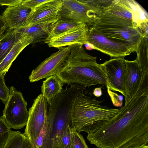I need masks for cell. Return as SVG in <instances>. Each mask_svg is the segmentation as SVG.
<instances>
[{
  "mask_svg": "<svg viewBox=\"0 0 148 148\" xmlns=\"http://www.w3.org/2000/svg\"><path fill=\"white\" fill-rule=\"evenodd\" d=\"M87 40V43L90 45L91 49L98 50L111 58L125 57L137 51L134 48L128 45L109 39L92 26L89 27Z\"/></svg>",
  "mask_w": 148,
  "mask_h": 148,
  "instance_id": "ba28073f",
  "label": "cell"
},
{
  "mask_svg": "<svg viewBox=\"0 0 148 148\" xmlns=\"http://www.w3.org/2000/svg\"><path fill=\"white\" fill-rule=\"evenodd\" d=\"M75 99L73 95L63 92L48 104L47 119L32 145L33 148H58L66 126L70 125L71 112Z\"/></svg>",
  "mask_w": 148,
  "mask_h": 148,
  "instance_id": "3957f363",
  "label": "cell"
},
{
  "mask_svg": "<svg viewBox=\"0 0 148 148\" xmlns=\"http://www.w3.org/2000/svg\"><path fill=\"white\" fill-rule=\"evenodd\" d=\"M124 57L111 58L100 64L108 79L107 89L118 92L123 96L125 66Z\"/></svg>",
  "mask_w": 148,
  "mask_h": 148,
  "instance_id": "4fadbf2b",
  "label": "cell"
},
{
  "mask_svg": "<svg viewBox=\"0 0 148 148\" xmlns=\"http://www.w3.org/2000/svg\"><path fill=\"white\" fill-rule=\"evenodd\" d=\"M48 0H23L22 3L27 7L33 9Z\"/></svg>",
  "mask_w": 148,
  "mask_h": 148,
  "instance_id": "83f0119b",
  "label": "cell"
},
{
  "mask_svg": "<svg viewBox=\"0 0 148 148\" xmlns=\"http://www.w3.org/2000/svg\"><path fill=\"white\" fill-rule=\"evenodd\" d=\"M97 148H98V147H97Z\"/></svg>",
  "mask_w": 148,
  "mask_h": 148,
  "instance_id": "1f68e13d",
  "label": "cell"
},
{
  "mask_svg": "<svg viewBox=\"0 0 148 148\" xmlns=\"http://www.w3.org/2000/svg\"><path fill=\"white\" fill-rule=\"evenodd\" d=\"M6 23L2 15H0V37L3 34L7 28Z\"/></svg>",
  "mask_w": 148,
  "mask_h": 148,
  "instance_id": "f546056e",
  "label": "cell"
},
{
  "mask_svg": "<svg viewBox=\"0 0 148 148\" xmlns=\"http://www.w3.org/2000/svg\"><path fill=\"white\" fill-rule=\"evenodd\" d=\"M71 52L68 59L56 75L62 83L87 87L100 84L107 86L108 79L96 57L91 56L82 46H70Z\"/></svg>",
  "mask_w": 148,
  "mask_h": 148,
  "instance_id": "7a4b0ae2",
  "label": "cell"
},
{
  "mask_svg": "<svg viewBox=\"0 0 148 148\" xmlns=\"http://www.w3.org/2000/svg\"><path fill=\"white\" fill-rule=\"evenodd\" d=\"M10 129L3 116L0 117V148H3L8 141L12 131Z\"/></svg>",
  "mask_w": 148,
  "mask_h": 148,
  "instance_id": "cb8c5ba5",
  "label": "cell"
},
{
  "mask_svg": "<svg viewBox=\"0 0 148 148\" xmlns=\"http://www.w3.org/2000/svg\"><path fill=\"white\" fill-rule=\"evenodd\" d=\"M71 129L70 125H67L58 148H71Z\"/></svg>",
  "mask_w": 148,
  "mask_h": 148,
  "instance_id": "4316f807",
  "label": "cell"
},
{
  "mask_svg": "<svg viewBox=\"0 0 148 148\" xmlns=\"http://www.w3.org/2000/svg\"><path fill=\"white\" fill-rule=\"evenodd\" d=\"M52 25H38L15 30L17 32L33 39V43L45 41Z\"/></svg>",
  "mask_w": 148,
  "mask_h": 148,
  "instance_id": "ffe728a7",
  "label": "cell"
},
{
  "mask_svg": "<svg viewBox=\"0 0 148 148\" xmlns=\"http://www.w3.org/2000/svg\"><path fill=\"white\" fill-rule=\"evenodd\" d=\"M146 22H148V13L136 1L113 0L104 9L92 25L134 27L140 29L141 25Z\"/></svg>",
  "mask_w": 148,
  "mask_h": 148,
  "instance_id": "5b68a950",
  "label": "cell"
},
{
  "mask_svg": "<svg viewBox=\"0 0 148 148\" xmlns=\"http://www.w3.org/2000/svg\"><path fill=\"white\" fill-rule=\"evenodd\" d=\"M63 84L56 75L50 76L43 81L41 92L48 104L61 92Z\"/></svg>",
  "mask_w": 148,
  "mask_h": 148,
  "instance_id": "d6986e66",
  "label": "cell"
},
{
  "mask_svg": "<svg viewBox=\"0 0 148 148\" xmlns=\"http://www.w3.org/2000/svg\"><path fill=\"white\" fill-rule=\"evenodd\" d=\"M10 89L9 97L5 104L3 116L10 128L20 129L26 125L27 122V102L21 92L12 86Z\"/></svg>",
  "mask_w": 148,
  "mask_h": 148,
  "instance_id": "52a82bcc",
  "label": "cell"
},
{
  "mask_svg": "<svg viewBox=\"0 0 148 148\" xmlns=\"http://www.w3.org/2000/svg\"><path fill=\"white\" fill-rule=\"evenodd\" d=\"M62 2L59 19L85 23L90 27L109 4L108 0H62Z\"/></svg>",
  "mask_w": 148,
  "mask_h": 148,
  "instance_id": "8992f818",
  "label": "cell"
},
{
  "mask_svg": "<svg viewBox=\"0 0 148 148\" xmlns=\"http://www.w3.org/2000/svg\"><path fill=\"white\" fill-rule=\"evenodd\" d=\"M92 26L111 41L127 44L137 51L143 37L140 29L135 27H111L98 25Z\"/></svg>",
  "mask_w": 148,
  "mask_h": 148,
  "instance_id": "7c38bea8",
  "label": "cell"
},
{
  "mask_svg": "<svg viewBox=\"0 0 148 148\" xmlns=\"http://www.w3.org/2000/svg\"><path fill=\"white\" fill-rule=\"evenodd\" d=\"M32 10L21 3L17 5L8 7L2 16L8 28L16 30L27 26Z\"/></svg>",
  "mask_w": 148,
  "mask_h": 148,
  "instance_id": "2e32d148",
  "label": "cell"
},
{
  "mask_svg": "<svg viewBox=\"0 0 148 148\" xmlns=\"http://www.w3.org/2000/svg\"><path fill=\"white\" fill-rule=\"evenodd\" d=\"M56 52L51 55L35 69L29 77L31 82H37L56 75L67 61L71 52L70 46L58 48Z\"/></svg>",
  "mask_w": 148,
  "mask_h": 148,
  "instance_id": "9c48e42d",
  "label": "cell"
},
{
  "mask_svg": "<svg viewBox=\"0 0 148 148\" xmlns=\"http://www.w3.org/2000/svg\"><path fill=\"white\" fill-rule=\"evenodd\" d=\"M22 1L23 0H0V5L14 6L21 4Z\"/></svg>",
  "mask_w": 148,
  "mask_h": 148,
  "instance_id": "f1b7e54d",
  "label": "cell"
},
{
  "mask_svg": "<svg viewBox=\"0 0 148 148\" xmlns=\"http://www.w3.org/2000/svg\"><path fill=\"white\" fill-rule=\"evenodd\" d=\"M47 101L40 94L29 109V116L24 134L32 145L40 134L46 123L48 114Z\"/></svg>",
  "mask_w": 148,
  "mask_h": 148,
  "instance_id": "30bf717a",
  "label": "cell"
},
{
  "mask_svg": "<svg viewBox=\"0 0 148 148\" xmlns=\"http://www.w3.org/2000/svg\"><path fill=\"white\" fill-rule=\"evenodd\" d=\"M93 95L96 97H99L101 96L102 91L101 87H97L95 88L93 91Z\"/></svg>",
  "mask_w": 148,
  "mask_h": 148,
  "instance_id": "4dcf8cb0",
  "label": "cell"
},
{
  "mask_svg": "<svg viewBox=\"0 0 148 148\" xmlns=\"http://www.w3.org/2000/svg\"><path fill=\"white\" fill-rule=\"evenodd\" d=\"M62 5V0H48L32 9L26 27L53 24L59 19Z\"/></svg>",
  "mask_w": 148,
  "mask_h": 148,
  "instance_id": "5bb4252c",
  "label": "cell"
},
{
  "mask_svg": "<svg viewBox=\"0 0 148 148\" xmlns=\"http://www.w3.org/2000/svg\"><path fill=\"white\" fill-rule=\"evenodd\" d=\"M148 128V88H140L117 115L87 138L97 147L120 148Z\"/></svg>",
  "mask_w": 148,
  "mask_h": 148,
  "instance_id": "6da1fadb",
  "label": "cell"
},
{
  "mask_svg": "<svg viewBox=\"0 0 148 148\" xmlns=\"http://www.w3.org/2000/svg\"><path fill=\"white\" fill-rule=\"evenodd\" d=\"M125 66L124 97L125 104L135 95L140 86H148V68H141L136 59L125 60Z\"/></svg>",
  "mask_w": 148,
  "mask_h": 148,
  "instance_id": "8fae6325",
  "label": "cell"
},
{
  "mask_svg": "<svg viewBox=\"0 0 148 148\" xmlns=\"http://www.w3.org/2000/svg\"><path fill=\"white\" fill-rule=\"evenodd\" d=\"M3 148H33L28 138L19 131H12Z\"/></svg>",
  "mask_w": 148,
  "mask_h": 148,
  "instance_id": "44dd1931",
  "label": "cell"
},
{
  "mask_svg": "<svg viewBox=\"0 0 148 148\" xmlns=\"http://www.w3.org/2000/svg\"><path fill=\"white\" fill-rule=\"evenodd\" d=\"M22 36L15 30L8 28L0 37V64Z\"/></svg>",
  "mask_w": 148,
  "mask_h": 148,
  "instance_id": "ac0fdd59",
  "label": "cell"
},
{
  "mask_svg": "<svg viewBox=\"0 0 148 148\" xmlns=\"http://www.w3.org/2000/svg\"><path fill=\"white\" fill-rule=\"evenodd\" d=\"M120 148H148V128L133 137Z\"/></svg>",
  "mask_w": 148,
  "mask_h": 148,
  "instance_id": "603a6c76",
  "label": "cell"
},
{
  "mask_svg": "<svg viewBox=\"0 0 148 148\" xmlns=\"http://www.w3.org/2000/svg\"><path fill=\"white\" fill-rule=\"evenodd\" d=\"M71 148H88L79 133L71 128Z\"/></svg>",
  "mask_w": 148,
  "mask_h": 148,
  "instance_id": "d4e9b609",
  "label": "cell"
},
{
  "mask_svg": "<svg viewBox=\"0 0 148 148\" xmlns=\"http://www.w3.org/2000/svg\"><path fill=\"white\" fill-rule=\"evenodd\" d=\"M6 72L0 74V99L5 104L8 100L10 95V89L6 85L4 77Z\"/></svg>",
  "mask_w": 148,
  "mask_h": 148,
  "instance_id": "484cf974",
  "label": "cell"
},
{
  "mask_svg": "<svg viewBox=\"0 0 148 148\" xmlns=\"http://www.w3.org/2000/svg\"><path fill=\"white\" fill-rule=\"evenodd\" d=\"M22 34V37L0 64V74L4 72H7L13 62L22 51L28 45L33 43V38Z\"/></svg>",
  "mask_w": 148,
  "mask_h": 148,
  "instance_id": "e0dca14e",
  "label": "cell"
},
{
  "mask_svg": "<svg viewBox=\"0 0 148 148\" xmlns=\"http://www.w3.org/2000/svg\"><path fill=\"white\" fill-rule=\"evenodd\" d=\"M89 27L81 23L77 27L60 35L46 39L45 41L50 47L57 48L72 45L81 46L87 43V36Z\"/></svg>",
  "mask_w": 148,
  "mask_h": 148,
  "instance_id": "9a60e30c",
  "label": "cell"
},
{
  "mask_svg": "<svg viewBox=\"0 0 148 148\" xmlns=\"http://www.w3.org/2000/svg\"><path fill=\"white\" fill-rule=\"evenodd\" d=\"M98 100L80 93L75 99L71 112L70 126L78 132H96L119 113L120 108H109Z\"/></svg>",
  "mask_w": 148,
  "mask_h": 148,
  "instance_id": "277c9868",
  "label": "cell"
},
{
  "mask_svg": "<svg viewBox=\"0 0 148 148\" xmlns=\"http://www.w3.org/2000/svg\"><path fill=\"white\" fill-rule=\"evenodd\" d=\"M80 24L66 20L59 19L51 25L46 39L63 34L77 27Z\"/></svg>",
  "mask_w": 148,
  "mask_h": 148,
  "instance_id": "7402d4cb",
  "label": "cell"
}]
</instances>
